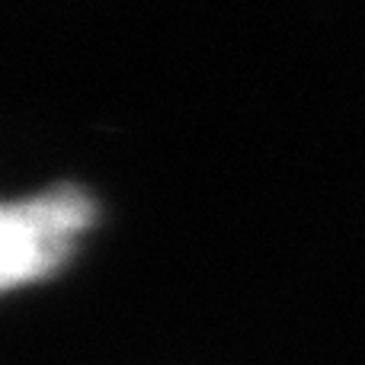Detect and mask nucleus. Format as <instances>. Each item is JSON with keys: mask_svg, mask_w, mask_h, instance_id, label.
Returning a JSON list of instances; mask_svg holds the SVG:
<instances>
[{"mask_svg": "<svg viewBox=\"0 0 365 365\" xmlns=\"http://www.w3.org/2000/svg\"><path fill=\"white\" fill-rule=\"evenodd\" d=\"M93 221V202L74 186L4 205L0 218V282L4 289L48 276Z\"/></svg>", "mask_w": 365, "mask_h": 365, "instance_id": "f257e3e1", "label": "nucleus"}]
</instances>
